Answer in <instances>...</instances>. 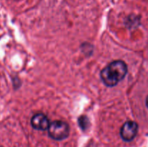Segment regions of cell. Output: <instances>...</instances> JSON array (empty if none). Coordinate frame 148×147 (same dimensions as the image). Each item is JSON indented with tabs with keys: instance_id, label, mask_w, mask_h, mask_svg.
Wrapping results in <instances>:
<instances>
[{
	"instance_id": "1",
	"label": "cell",
	"mask_w": 148,
	"mask_h": 147,
	"mask_svg": "<svg viewBox=\"0 0 148 147\" xmlns=\"http://www.w3.org/2000/svg\"><path fill=\"white\" fill-rule=\"evenodd\" d=\"M128 72L127 63L121 60L111 62L101 71L103 83L108 87L115 86L125 78Z\"/></svg>"
},
{
	"instance_id": "2",
	"label": "cell",
	"mask_w": 148,
	"mask_h": 147,
	"mask_svg": "<svg viewBox=\"0 0 148 147\" xmlns=\"http://www.w3.org/2000/svg\"><path fill=\"white\" fill-rule=\"evenodd\" d=\"M69 125L64 121L55 120L50 122L48 133L49 135L56 141H62L69 135Z\"/></svg>"
},
{
	"instance_id": "3",
	"label": "cell",
	"mask_w": 148,
	"mask_h": 147,
	"mask_svg": "<svg viewBox=\"0 0 148 147\" xmlns=\"http://www.w3.org/2000/svg\"><path fill=\"white\" fill-rule=\"evenodd\" d=\"M139 125L135 121L128 120L124 123L120 130V135L124 141H132L138 133Z\"/></svg>"
},
{
	"instance_id": "4",
	"label": "cell",
	"mask_w": 148,
	"mask_h": 147,
	"mask_svg": "<svg viewBox=\"0 0 148 147\" xmlns=\"http://www.w3.org/2000/svg\"><path fill=\"white\" fill-rule=\"evenodd\" d=\"M32 127L38 131H46L49 128L50 122L48 117L43 113L35 114L30 120Z\"/></svg>"
},
{
	"instance_id": "5",
	"label": "cell",
	"mask_w": 148,
	"mask_h": 147,
	"mask_svg": "<svg viewBox=\"0 0 148 147\" xmlns=\"http://www.w3.org/2000/svg\"><path fill=\"white\" fill-rule=\"evenodd\" d=\"M78 123L82 131H86L90 126V120L86 115H82L78 118Z\"/></svg>"
},
{
	"instance_id": "6",
	"label": "cell",
	"mask_w": 148,
	"mask_h": 147,
	"mask_svg": "<svg viewBox=\"0 0 148 147\" xmlns=\"http://www.w3.org/2000/svg\"><path fill=\"white\" fill-rule=\"evenodd\" d=\"M145 104H146V106H147V108H148V95H147V98H146V100H145Z\"/></svg>"
}]
</instances>
